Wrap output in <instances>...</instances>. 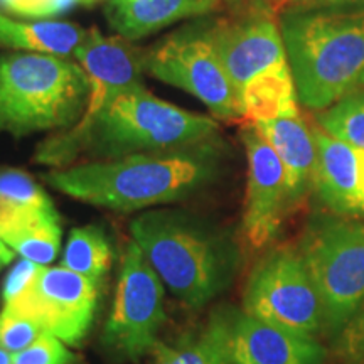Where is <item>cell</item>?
Returning <instances> with one entry per match:
<instances>
[{
    "label": "cell",
    "mask_w": 364,
    "mask_h": 364,
    "mask_svg": "<svg viewBox=\"0 0 364 364\" xmlns=\"http://www.w3.org/2000/svg\"><path fill=\"white\" fill-rule=\"evenodd\" d=\"M317 149L314 188L331 211L338 215H361L359 199V154L351 145L312 127Z\"/></svg>",
    "instance_id": "cell-14"
},
{
    "label": "cell",
    "mask_w": 364,
    "mask_h": 364,
    "mask_svg": "<svg viewBox=\"0 0 364 364\" xmlns=\"http://www.w3.org/2000/svg\"><path fill=\"white\" fill-rule=\"evenodd\" d=\"M88 100L90 78L80 63L58 54L0 51V134L65 132L78 124Z\"/></svg>",
    "instance_id": "cell-5"
},
{
    "label": "cell",
    "mask_w": 364,
    "mask_h": 364,
    "mask_svg": "<svg viewBox=\"0 0 364 364\" xmlns=\"http://www.w3.org/2000/svg\"><path fill=\"white\" fill-rule=\"evenodd\" d=\"M130 233L182 306L204 307L231 280L236 262L231 245L186 213L147 211L130 223Z\"/></svg>",
    "instance_id": "cell-4"
},
{
    "label": "cell",
    "mask_w": 364,
    "mask_h": 364,
    "mask_svg": "<svg viewBox=\"0 0 364 364\" xmlns=\"http://www.w3.org/2000/svg\"><path fill=\"white\" fill-rule=\"evenodd\" d=\"M213 11H218L213 0H108L105 17L120 38L136 41Z\"/></svg>",
    "instance_id": "cell-16"
},
{
    "label": "cell",
    "mask_w": 364,
    "mask_h": 364,
    "mask_svg": "<svg viewBox=\"0 0 364 364\" xmlns=\"http://www.w3.org/2000/svg\"><path fill=\"white\" fill-rule=\"evenodd\" d=\"M218 130L213 118L181 110L142 88L118 95L85 129H70L46 139L34 161L54 169L75 166L80 159L117 161L206 142L215 139Z\"/></svg>",
    "instance_id": "cell-2"
},
{
    "label": "cell",
    "mask_w": 364,
    "mask_h": 364,
    "mask_svg": "<svg viewBox=\"0 0 364 364\" xmlns=\"http://www.w3.org/2000/svg\"><path fill=\"white\" fill-rule=\"evenodd\" d=\"M216 4L218 9L225 6H238V4H250V6H260L263 0H213Z\"/></svg>",
    "instance_id": "cell-31"
},
{
    "label": "cell",
    "mask_w": 364,
    "mask_h": 364,
    "mask_svg": "<svg viewBox=\"0 0 364 364\" xmlns=\"http://www.w3.org/2000/svg\"><path fill=\"white\" fill-rule=\"evenodd\" d=\"M86 34L88 31L70 22H26L0 12V49L70 56Z\"/></svg>",
    "instance_id": "cell-17"
},
{
    "label": "cell",
    "mask_w": 364,
    "mask_h": 364,
    "mask_svg": "<svg viewBox=\"0 0 364 364\" xmlns=\"http://www.w3.org/2000/svg\"><path fill=\"white\" fill-rule=\"evenodd\" d=\"M41 267L43 265H38V263L22 258V260L12 268L6 279V285H4V306L16 302V300L33 285Z\"/></svg>",
    "instance_id": "cell-28"
},
{
    "label": "cell",
    "mask_w": 364,
    "mask_h": 364,
    "mask_svg": "<svg viewBox=\"0 0 364 364\" xmlns=\"http://www.w3.org/2000/svg\"><path fill=\"white\" fill-rule=\"evenodd\" d=\"M243 312L307 338L326 332L321 295L297 248H275L258 262L245 289Z\"/></svg>",
    "instance_id": "cell-7"
},
{
    "label": "cell",
    "mask_w": 364,
    "mask_h": 364,
    "mask_svg": "<svg viewBox=\"0 0 364 364\" xmlns=\"http://www.w3.org/2000/svg\"><path fill=\"white\" fill-rule=\"evenodd\" d=\"M43 334H46L43 327L21 314L9 309H4V312L0 314V348L9 353L16 354L24 351Z\"/></svg>",
    "instance_id": "cell-24"
},
{
    "label": "cell",
    "mask_w": 364,
    "mask_h": 364,
    "mask_svg": "<svg viewBox=\"0 0 364 364\" xmlns=\"http://www.w3.org/2000/svg\"><path fill=\"white\" fill-rule=\"evenodd\" d=\"M215 139L117 161L75 164L51 171L44 179L59 193L91 206L140 211L188 199L215 181L221 162Z\"/></svg>",
    "instance_id": "cell-1"
},
{
    "label": "cell",
    "mask_w": 364,
    "mask_h": 364,
    "mask_svg": "<svg viewBox=\"0 0 364 364\" xmlns=\"http://www.w3.org/2000/svg\"><path fill=\"white\" fill-rule=\"evenodd\" d=\"M253 125L284 164L290 204L300 201L314 188L317 149L312 129L300 115L257 122Z\"/></svg>",
    "instance_id": "cell-15"
},
{
    "label": "cell",
    "mask_w": 364,
    "mask_h": 364,
    "mask_svg": "<svg viewBox=\"0 0 364 364\" xmlns=\"http://www.w3.org/2000/svg\"><path fill=\"white\" fill-rule=\"evenodd\" d=\"M51 209V199L27 172L0 167V223Z\"/></svg>",
    "instance_id": "cell-22"
},
{
    "label": "cell",
    "mask_w": 364,
    "mask_h": 364,
    "mask_svg": "<svg viewBox=\"0 0 364 364\" xmlns=\"http://www.w3.org/2000/svg\"><path fill=\"white\" fill-rule=\"evenodd\" d=\"M98 284L65 267H41L33 285L4 309L31 318L66 346H80L97 314Z\"/></svg>",
    "instance_id": "cell-10"
},
{
    "label": "cell",
    "mask_w": 364,
    "mask_h": 364,
    "mask_svg": "<svg viewBox=\"0 0 364 364\" xmlns=\"http://www.w3.org/2000/svg\"><path fill=\"white\" fill-rule=\"evenodd\" d=\"M7 11L31 19H49L70 11L80 0H0Z\"/></svg>",
    "instance_id": "cell-27"
},
{
    "label": "cell",
    "mask_w": 364,
    "mask_h": 364,
    "mask_svg": "<svg viewBox=\"0 0 364 364\" xmlns=\"http://www.w3.org/2000/svg\"><path fill=\"white\" fill-rule=\"evenodd\" d=\"M164 322V284L132 240L122 255L115 300L102 341L110 351L139 359L152 353Z\"/></svg>",
    "instance_id": "cell-8"
},
{
    "label": "cell",
    "mask_w": 364,
    "mask_h": 364,
    "mask_svg": "<svg viewBox=\"0 0 364 364\" xmlns=\"http://www.w3.org/2000/svg\"><path fill=\"white\" fill-rule=\"evenodd\" d=\"M318 127L353 149L364 150V91L322 110Z\"/></svg>",
    "instance_id": "cell-23"
},
{
    "label": "cell",
    "mask_w": 364,
    "mask_h": 364,
    "mask_svg": "<svg viewBox=\"0 0 364 364\" xmlns=\"http://www.w3.org/2000/svg\"><path fill=\"white\" fill-rule=\"evenodd\" d=\"M0 364H14V354L0 348Z\"/></svg>",
    "instance_id": "cell-33"
},
{
    "label": "cell",
    "mask_w": 364,
    "mask_h": 364,
    "mask_svg": "<svg viewBox=\"0 0 364 364\" xmlns=\"http://www.w3.org/2000/svg\"><path fill=\"white\" fill-rule=\"evenodd\" d=\"M326 348L316 338L295 334L240 314L231 322V364H324Z\"/></svg>",
    "instance_id": "cell-13"
},
{
    "label": "cell",
    "mask_w": 364,
    "mask_h": 364,
    "mask_svg": "<svg viewBox=\"0 0 364 364\" xmlns=\"http://www.w3.org/2000/svg\"><path fill=\"white\" fill-rule=\"evenodd\" d=\"M243 118L250 124L299 117V97L290 65L277 66L253 78L241 91Z\"/></svg>",
    "instance_id": "cell-19"
},
{
    "label": "cell",
    "mask_w": 364,
    "mask_h": 364,
    "mask_svg": "<svg viewBox=\"0 0 364 364\" xmlns=\"http://www.w3.org/2000/svg\"><path fill=\"white\" fill-rule=\"evenodd\" d=\"M304 6H341V4L359 2V0H295Z\"/></svg>",
    "instance_id": "cell-30"
},
{
    "label": "cell",
    "mask_w": 364,
    "mask_h": 364,
    "mask_svg": "<svg viewBox=\"0 0 364 364\" xmlns=\"http://www.w3.org/2000/svg\"><path fill=\"white\" fill-rule=\"evenodd\" d=\"M248 176L243 233L253 248H265L279 235L290 204L284 164L253 124L241 130Z\"/></svg>",
    "instance_id": "cell-12"
},
{
    "label": "cell",
    "mask_w": 364,
    "mask_h": 364,
    "mask_svg": "<svg viewBox=\"0 0 364 364\" xmlns=\"http://www.w3.org/2000/svg\"><path fill=\"white\" fill-rule=\"evenodd\" d=\"M4 265H7V263H6V262H4V260H2V258H0V268H2Z\"/></svg>",
    "instance_id": "cell-36"
},
{
    "label": "cell",
    "mask_w": 364,
    "mask_h": 364,
    "mask_svg": "<svg viewBox=\"0 0 364 364\" xmlns=\"http://www.w3.org/2000/svg\"><path fill=\"white\" fill-rule=\"evenodd\" d=\"M144 71L194 95L218 118H243L235 86L204 31L182 29L144 51Z\"/></svg>",
    "instance_id": "cell-9"
},
{
    "label": "cell",
    "mask_w": 364,
    "mask_h": 364,
    "mask_svg": "<svg viewBox=\"0 0 364 364\" xmlns=\"http://www.w3.org/2000/svg\"><path fill=\"white\" fill-rule=\"evenodd\" d=\"M113 252L107 236L97 226L75 228L66 241L61 267L100 282L112 267Z\"/></svg>",
    "instance_id": "cell-21"
},
{
    "label": "cell",
    "mask_w": 364,
    "mask_h": 364,
    "mask_svg": "<svg viewBox=\"0 0 364 364\" xmlns=\"http://www.w3.org/2000/svg\"><path fill=\"white\" fill-rule=\"evenodd\" d=\"M0 238L14 253L48 267L61 248V225L56 209L0 223Z\"/></svg>",
    "instance_id": "cell-20"
},
{
    "label": "cell",
    "mask_w": 364,
    "mask_h": 364,
    "mask_svg": "<svg viewBox=\"0 0 364 364\" xmlns=\"http://www.w3.org/2000/svg\"><path fill=\"white\" fill-rule=\"evenodd\" d=\"M75 361L76 356L68 346L51 334H43L24 351L14 354V364H73Z\"/></svg>",
    "instance_id": "cell-25"
},
{
    "label": "cell",
    "mask_w": 364,
    "mask_h": 364,
    "mask_svg": "<svg viewBox=\"0 0 364 364\" xmlns=\"http://www.w3.org/2000/svg\"><path fill=\"white\" fill-rule=\"evenodd\" d=\"M280 31L304 107L327 110L364 91V9L289 11Z\"/></svg>",
    "instance_id": "cell-3"
},
{
    "label": "cell",
    "mask_w": 364,
    "mask_h": 364,
    "mask_svg": "<svg viewBox=\"0 0 364 364\" xmlns=\"http://www.w3.org/2000/svg\"><path fill=\"white\" fill-rule=\"evenodd\" d=\"M203 31L225 66L238 98L245 86L258 75L289 63L279 22L273 11L262 4Z\"/></svg>",
    "instance_id": "cell-11"
},
{
    "label": "cell",
    "mask_w": 364,
    "mask_h": 364,
    "mask_svg": "<svg viewBox=\"0 0 364 364\" xmlns=\"http://www.w3.org/2000/svg\"><path fill=\"white\" fill-rule=\"evenodd\" d=\"M14 255H16V253H14L12 250L9 248L6 243H4V240L0 238V258H2V260L6 263H11L14 260Z\"/></svg>",
    "instance_id": "cell-32"
},
{
    "label": "cell",
    "mask_w": 364,
    "mask_h": 364,
    "mask_svg": "<svg viewBox=\"0 0 364 364\" xmlns=\"http://www.w3.org/2000/svg\"><path fill=\"white\" fill-rule=\"evenodd\" d=\"M231 322L226 312H216L201 329L188 332L174 344L157 341L150 353L154 364H221L230 356Z\"/></svg>",
    "instance_id": "cell-18"
},
{
    "label": "cell",
    "mask_w": 364,
    "mask_h": 364,
    "mask_svg": "<svg viewBox=\"0 0 364 364\" xmlns=\"http://www.w3.org/2000/svg\"><path fill=\"white\" fill-rule=\"evenodd\" d=\"M221 364H231V361H230V356H228V358L225 359V361H223Z\"/></svg>",
    "instance_id": "cell-35"
},
{
    "label": "cell",
    "mask_w": 364,
    "mask_h": 364,
    "mask_svg": "<svg viewBox=\"0 0 364 364\" xmlns=\"http://www.w3.org/2000/svg\"><path fill=\"white\" fill-rule=\"evenodd\" d=\"M98 0H80V4H83V6H93V4H97Z\"/></svg>",
    "instance_id": "cell-34"
},
{
    "label": "cell",
    "mask_w": 364,
    "mask_h": 364,
    "mask_svg": "<svg viewBox=\"0 0 364 364\" xmlns=\"http://www.w3.org/2000/svg\"><path fill=\"white\" fill-rule=\"evenodd\" d=\"M332 351L343 364H364V302L336 336Z\"/></svg>",
    "instance_id": "cell-26"
},
{
    "label": "cell",
    "mask_w": 364,
    "mask_h": 364,
    "mask_svg": "<svg viewBox=\"0 0 364 364\" xmlns=\"http://www.w3.org/2000/svg\"><path fill=\"white\" fill-rule=\"evenodd\" d=\"M297 252L321 295L326 332L336 338L364 302V223L316 218L304 231Z\"/></svg>",
    "instance_id": "cell-6"
},
{
    "label": "cell",
    "mask_w": 364,
    "mask_h": 364,
    "mask_svg": "<svg viewBox=\"0 0 364 364\" xmlns=\"http://www.w3.org/2000/svg\"><path fill=\"white\" fill-rule=\"evenodd\" d=\"M359 154V199H361V215H364V150Z\"/></svg>",
    "instance_id": "cell-29"
}]
</instances>
